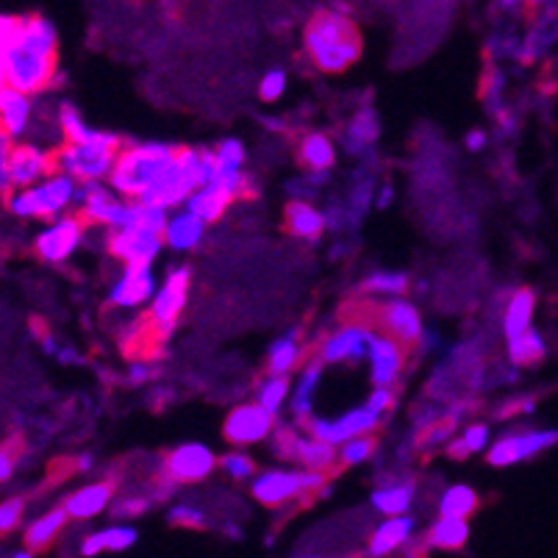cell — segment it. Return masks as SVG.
<instances>
[{
    "instance_id": "cell-1",
    "label": "cell",
    "mask_w": 558,
    "mask_h": 558,
    "mask_svg": "<svg viewBox=\"0 0 558 558\" xmlns=\"http://www.w3.org/2000/svg\"><path fill=\"white\" fill-rule=\"evenodd\" d=\"M59 73V32L45 14H3L0 78L25 95H43Z\"/></svg>"
},
{
    "instance_id": "cell-2",
    "label": "cell",
    "mask_w": 558,
    "mask_h": 558,
    "mask_svg": "<svg viewBox=\"0 0 558 558\" xmlns=\"http://www.w3.org/2000/svg\"><path fill=\"white\" fill-rule=\"evenodd\" d=\"M303 48L319 73H344L362 56V34L339 9H323L303 28Z\"/></svg>"
},
{
    "instance_id": "cell-3",
    "label": "cell",
    "mask_w": 558,
    "mask_h": 558,
    "mask_svg": "<svg viewBox=\"0 0 558 558\" xmlns=\"http://www.w3.org/2000/svg\"><path fill=\"white\" fill-rule=\"evenodd\" d=\"M179 148L170 142H131L120 150L117 165L109 175V186L125 201H142L145 192L175 161Z\"/></svg>"
},
{
    "instance_id": "cell-4",
    "label": "cell",
    "mask_w": 558,
    "mask_h": 558,
    "mask_svg": "<svg viewBox=\"0 0 558 558\" xmlns=\"http://www.w3.org/2000/svg\"><path fill=\"white\" fill-rule=\"evenodd\" d=\"M59 172L56 150L39 148L34 142H14L0 134V190L12 195L17 190H32Z\"/></svg>"
},
{
    "instance_id": "cell-5",
    "label": "cell",
    "mask_w": 558,
    "mask_h": 558,
    "mask_svg": "<svg viewBox=\"0 0 558 558\" xmlns=\"http://www.w3.org/2000/svg\"><path fill=\"white\" fill-rule=\"evenodd\" d=\"M125 148V142L111 131H95L93 140L68 142L64 148L56 150L59 172L73 175L78 184H100L111 175L117 156Z\"/></svg>"
},
{
    "instance_id": "cell-6",
    "label": "cell",
    "mask_w": 558,
    "mask_h": 558,
    "mask_svg": "<svg viewBox=\"0 0 558 558\" xmlns=\"http://www.w3.org/2000/svg\"><path fill=\"white\" fill-rule=\"evenodd\" d=\"M75 192L78 181L68 172H53L43 184L32 190H17L7 197L9 215L17 220H59L75 209Z\"/></svg>"
},
{
    "instance_id": "cell-7",
    "label": "cell",
    "mask_w": 558,
    "mask_h": 558,
    "mask_svg": "<svg viewBox=\"0 0 558 558\" xmlns=\"http://www.w3.org/2000/svg\"><path fill=\"white\" fill-rule=\"evenodd\" d=\"M314 492H328V473L319 470H289V466H272L264 470L251 481V495L256 504L278 509L283 504H292L303 495Z\"/></svg>"
},
{
    "instance_id": "cell-8",
    "label": "cell",
    "mask_w": 558,
    "mask_h": 558,
    "mask_svg": "<svg viewBox=\"0 0 558 558\" xmlns=\"http://www.w3.org/2000/svg\"><path fill=\"white\" fill-rule=\"evenodd\" d=\"M190 287L192 267L190 264H179V267L167 270L165 281L156 289L148 314H145V323L150 326V333L159 344H165L175 331V326H179V317L184 314L186 301H190Z\"/></svg>"
},
{
    "instance_id": "cell-9",
    "label": "cell",
    "mask_w": 558,
    "mask_h": 558,
    "mask_svg": "<svg viewBox=\"0 0 558 558\" xmlns=\"http://www.w3.org/2000/svg\"><path fill=\"white\" fill-rule=\"evenodd\" d=\"M270 448L278 459L295 461L303 470L328 473V470L339 466V448L314 439V436L298 423L276 425V430H272L270 436Z\"/></svg>"
},
{
    "instance_id": "cell-10",
    "label": "cell",
    "mask_w": 558,
    "mask_h": 558,
    "mask_svg": "<svg viewBox=\"0 0 558 558\" xmlns=\"http://www.w3.org/2000/svg\"><path fill=\"white\" fill-rule=\"evenodd\" d=\"M203 186L201 175V150L197 148H179V156L167 167V172L145 192L142 203L159 206V209H175L181 203L190 201Z\"/></svg>"
},
{
    "instance_id": "cell-11",
    "label": "cell",
    "mask_w": 558,
    "mask_h": 558,
    "mask_svg": "<svg viewBox=\"0 0 558 558\" xmlns=\"http://www.w3.org/2000/svg\"><path fill=\"white\" fill-rule=\"evenodd\" d=\"M375 328H369V323L364 319H350L342 323L337 331L326 333L319 339L317 348H314V359L326 364V367H359V364L367 362L369 348H373Z\"/></svg>"
},
{
    "instance_id": "cell-12",
    "label": "cell",
    "mask_w": 558,
    "mask_h": 558,
    "mask_svg": "<svg viewBox=\"0 0 558 558\" xmlns=\"http://www.w3.org/2000/svg\"><path fill=\"white\" fill-rule=\"evenodd\" d=\"M380 423H384V417H378L367 403H362L342 411L339 417H319V414H314L312 420L303 423V428H306L314 439H319V442H328L333 445V448H339V445L350 442V439H356V436L375 434V430L380 428Z\"/></svg>"
},
{
    "instance_id": "cell-13",
    "label": "cell",
    "mask_w": 558,
    "mask_h": 558,
    "mask_svg": "<svg viewBox=\"0 0 558 558\" xmlns=\"http://www.w3.org/2000/svg\"><path fill=\"white\" fill-rule=\"evenodd\" d=\"M86 228L89 226H86L78 211L59 217V220H50L34 236V256L43 264H53V267L56 264H64L81 247V242L86 236Z\"/></svg>"
},
{
    "instance_id": "cell-14",
    "label": "cell",
    "mask_w": 558,
    "mask_h": 558,
    "mask_svg": "<svg viewBox=\"0 0 558 558\" xmlns=\"http://www.w3.org/2000/svg\"><path fill=\"white\" fill-rule=\"evenodd\" d=\"M369 326H378L380 333L395 337L405 348H417L425 333L423 312L409 298H389V301L369 308Z\"/></svg>"
},
{
    "instance_id": "cell-15",
    "label": "cell",
    "mask_w": 558,
    "mask_h": 558,
    "mask_svg": "<svg viewBox=\"0 0 558 558\" xmlns=\"http://www.w3.org/2000/svg\"><path fill=\"white\" fill-rule=\"evenodd\" d=\"M558 430L550 428H525V430H509V434L497 436L495 442L486 450V461L492 466H511L520 461L536 459L545 450L556 448Z\"/></svg>"
},
{
    "instance_id": "cell-16",
    "label": "cell",
    "mask_w": 558,
    "mask_h": 558,
    "mask_svg": "<svg viewBox=\"0 0 558 558\" xmlns=\"http://www.w3.org/2000/svg\"><path fill=\"white\" fill-rule=\"evenodd\" d=\"M217 470V453L203 442H184L167 450L161 459V475H167L175 484H201L211 478Z\"/></svg>"
},
{
    "instance_id": "cell-17",
    "label": "cell",
    "mask_w": 558,
    "mask_h": 558,
    "mask_svg": "<svg viewBox=\"0 0 558 558\" xmlns=\"http://www.w3.org/2000/svg\"><path fill=\"white\" fill-rule=\"evenodd\" d=\"M276 420L270 411H264L258 403H240L228 411L226 423H222V436L233 448H251V445L270 442Z\"/></svg>"
},
{
    "instance_id": "cell-18",
    "label": "cell",
    "mask_w": 558,
    "mask_h": 558,
    "mask_svg": "<svg viewBox=\"0 0 558 558\" xmlns=\"http://www.w3.org/2000/svg\"><path fill=\"white\" fill-rule=\"evenodd\" d=\"M409 367V348L387 333H375L373 348L367 356L369 387L373 389H395L403 380Z\"/></svg>"
},
{
    "instance_id": "cell-19",
    "label": "cell",
    "mask_w": 558,
    "mask_h": 558,
    "mask_svg": "<svg viewBox=\"0 0 558 558\" xmlns=\"http://www.w3.org/2000/svg\"><path fill=\"white\" fill-rule=\"evenodd\" d=\"M156 289H159V283H156L150 264H123V270L109 289V306L131 312V308H140L154 301Z\"/></svg>"
},
{
    "instance_id": "cell-20",
    "label": "cell",
    "mask_w": 558,
    "mask_h": 558,
    "mask_svg": "<svg viewBox=\"0 0 558 558\" xmlns=\"http://www.w3.org/2000/svg\"><path fill=\"white\" fill-rule=\"evenodd\" d=\"M165 247V233H156L150 228H120L109 231L106 251L120 264H154Z\"/></svg>"
},
{
    "instance_id": "cell-21",
    "label": "cell",
    "mask_w": 558,
    "mask_h": 558,
    "mask_svg": "<svg viewBox=\"0 0 558 558\" xmlns=\"http://www.w3.org/2000/svg\"><path fill=\"white\" fill-rule=\"evenodd\" d=\"M129 211H131V201L117 195L111 186L106 190L104 184H89V195H86L78 215L84 217L86 226L120 231V228H125V222H129Z\"/></svg>"
},
{
    "instance_id": "cell-22",
    "label": "cell",
    "mask_w": 558,
    "mask_h": 558,
    "mask_svg": "<svg viewBox=\"0 0 558 558\" xmlns=\"http://www.w3.org/2000/svg\"><path fill=\"white\" fill-rule=\"evenodd\" d=\"M378 136H380L378 111H375L373 106H362V109L350 117L348 125L342 129V148L348 150V156L362 161V165H373Z\"/></svg>"
},
{
    "instance_id": "cell-23",
    "label": "cell",
    "mask_w": 558,
    "mask_h": 558,
    "mask_svg": "<svg viewBox=\"0 0 558 558\" xmlns=\"http://www.w3.org/2000/svg\"><path fill=\"white\" fill-rule=\"evenodd\" d=\"M308 344L303 339L301 328H289L281 337L272 339V344L267 348V356H264V369L272 375H292L295 369H301L308 362Z\"/></svg>"
},
{
    "instance_id": "cell-24",
    "label": "cell",
    "mask_w": 558,
    "mask_h": 558,
    "mask_svg": "<svg viewBox=\"0 0 558 558\" xmlns=\"http://www.w3.org/2000/svg\"><path fill=\"white\" fill-rule=\"evenodd\" d=\"M323 378H326V364L319 359H308L301 367V375L292 384V398H289V414L298 425H303L306 420L314 417V400H317L319 387H323Z\"/></svg>"
},
{
    "instance_id": "cell-25",
    "label": "cell",
    "mask_w": 558,
    "mask_h": 558,
    "mask_svg": "<svg viewBox=\"0 0 558 558\" xmlns=\"http://www.w3.org/2000/svg\"><path fill=\"white\" fill-rule=\"evenodd\" d=\"M283 226L295 240L308 242V245L323 240L328 231L326 211L312 201H289L283 209Z\"/></svg>"
},
{
    "instance_id": "cell-26",
    "label": "cell",
    "mask_w": 558,
    "mask_h": 558,
    "mask_svg": "<svg viewBox=\"0 0 558 558\" xmlns=\"http://www.w3.org/2000/svg\"><path fill=\"white\" fill-rule=\"evenodd\" d=\"M111 504H114V481H95L64 497V511L70 520H93Z\"/></svg>"
},
{
    "instance_id": "cell-27",
    "label": "cell",
    "mask_w": 558,
    "mask_h": 558,
    "mask_svg": "<svg viewBox=\"0 0 558 558\" xmlns=\"http://www.w3.org/2000/svg\"><path fill=\"white\" fill-rule=\"evenodd\" d=\"M534 314H536V292L527 287L514 289L509 292L504 303V312H500V333L506 339H514L520 333L531 331L534 328Z\"/></svg>"
},
{
    "instance_id": "cell-28",
    "label": "cell",
    "mask_w": 558,
    "mask_h": 558,
    "mask_svg": "<svg viewBox=\"0 0 558 558\" xmlns=\"http://www.w3.org/2000/svg\"><path fill=\"white\" fill-rule=\"evenodd\" d=\"M32 95L17 93L12 86H3V89H0V123H3V131H0V134H7L9 140L20 142L25 131H28V125H32Z\"/></svg>"
},
{
    "instance_id": "cell-29",
    "label": "cell",
    "mask_w": 558,
    "mask_h": 558,
    "mask_svg": "<svg viewBox=\"0 0 558 558\" xmlns=\"http://www.w3.org/2000/svg\"><path fill=\"white\" fill-rule=\"evenodd\" d=\"M414 527H417V520H414V517H409V514L387 517V520L375 527L373 536H369L367 556L369 558H384V556H389V553H395L398 547H403L405 542L411 539Z\"/></svg>"
},
{
    "instance_id": "cell-30",
    "label": "cell",
    "mask_w": 558,
    "mask_h": 558,
    "mask_svg": "<svg viewBox=\"0 0 558 558\" xmlns=\"http://www.w3.org/2000/svg\"><path fill=\"white\" fill-rule=\"evenodd\" d=\"M414 492H417V486L409 478L380 481L378 489L369 495V504H373V509L380 511L384 517L409 514L411 504H414Z\"/></svg>"
},
{
    "instance_id": "cell-31",
    "label": "cell",
    "mask_w": 558,
    "mask_h": 558,
    "mask_svg": "<svg viewBox=\"0 0 558 558\" xmlns=\"http://www.w3.org/2000/svg\"><path fill=\"white\" fill-rule=\"evenodd\" d=\"M295 159L303 170H333L337 165V142L323 131H306L298 140Z\"/></svg>"
},
{
    "instance_id": "cell-32",
    "label": "cell",
    "mask_w": 558,
    "mask_h": 558,
    "mask_svg": "<svg viewBox=\"0 0 558 558\" xmlns=\"http://www.w3.org/2000/svg\"><path fill=\"white\" fill-rule=\"evenodd\" d=\"M206 222L201 220L197 215H192L190 209H181L170 217L165 231V245L175 253H190L195 251L197 245L206 236Z\"/></svg>"
},
{
    "instance_id": "cell-33",
    "label": "cell",
    "mask_w": 558,
    "mask_h": 558,
    "mask_svg": "<svg viewBox=\"0 0 558 558\" xmlns=\"http://www.w3.org/2000/svg\"><path fill=\"white\" fill-rule=\"evenodd\" d=\"M68 520H70V514H68V511H64V506H62V509L45 511L43 517H37V520H34L32 525L25 527V536H23L25 547H28V550H32V553L48 550V547L53 545L56 539H59V534H62V531H64Z\"/></svg>"
},
{
    "instance_id": "cell-34",
    "label": "cell",
    "mask_w": 558,
    "mask_h": 558,
    "mask_svg": "<svg viewBox=\"0 0 558 558\" xmlns=\"http://www.w3.org/2000/svg\"><path fill=\"white\" fill-rule=\"evenodd\" d=\"M289 398H292V380L289 375H272L264 373L253 387V403L262 405L264 411H270L272 417H278L283 409H289Z\"/></svg>"
},
{
    "instance_id": "cell-35",
    "label": "cell",
    "mask_w": 558,
    "mask_h": 558,
    "mask_svg": "<svg viewBox=\"0 0 558 558\" xmlns=\"http://www.w3.org/2000/svg\"><path fill=\"white\" fill-rule=\"evenodd\" d=\"M136 539H140V534H136L134 525H111V527H104V531H95V534L86 536L84 542H81V556H98V553H106V550H129V547L136 545Z\"/></svg>"
},
{
    "instance_id": "cell-36",
    "label": "cell",
    "mask_w": 558,
    "mask_h": 558,
    "mask_svg": "<svg viewBox=\"0 0 558 558\" xmlns=\"http://www.w3.org/2000/svg\"><path fill=\"white\" fill-rule=\"evenodd\" d=\"M231 203H233V197L228 195L226 190H220L217 184H209V186H201V190H197L195 195L184 203V209H190L192 215L201 217L206 226H211V222H217L226 217V211L231 209Z\"/></svg>"
},
{
    "instance_id": "cell-37",
    "label": "cell",
    "mask_w": 558,
    "mask_h": 558,
    "mask_svg": "<svg viewBox=\"0 0 558 558\" xmlns=\"http://www.w3.org/2000/svg\"><path fill=\"white\" fill-rule=\"evenodd\" d=\"M492 445V430L486 423H473L461 428L459 436H453L448 445H445V453L456 461H464L470 456L486 453Z\"/></svg>"
},
{
    "instance_id": "cell-38",
    "label": "cell",
    "mask_w": 558,
    "mask_h": 558,
    "mask_svg": "<svg viewBox=\"0 0 558 558\" xmlns=\"http://www.w3.org/2000/svg\"><path fill=\"white\" fill-rule=\"evenodd\" d=\"M506 356L514 367H534L547 356V342L536 328L520 333L514 339H506Z\"/></svg>"
},
{
    "instance_id": "cell-39",
    "label": "cell",
    "mask_w": 558,
    "mask_h": 558,
    "mask_svg": "<svg viewBox=\"0 0 558 558\" xmlns=\"http://www.w3.org/2000/svg\"><path fill=\"white\" fill-rule=\"evenodd\" d=\"M409 287V276L400 270H373L362 278V283H359V289H362L364 295L384 298V301H389V298H405Z\"/></svg>"
},
{
    "instance_id": "cell-40",
    "label": "cell",
    "mask_w": 558,
    "mask_h": 558,
    "mask_svg": "<svg viewBox=\"0 0 558 558\" xmlns=\"http://www.w3.org/2000/svg\"><path fill=\"white\" fill-rule=\"evenodd\" d=\"M470 539V525L466 520H453V517H439L434 525L428 527L425 545L434 550H461Z\"/></svg>"
},
{
    "instance_id": "cell-41",
    "label": "cell",
    "mask_w": 558,
    "mask_h": 558,
    "mask_svg": "<svg viewBox=\"0 0 558 558\" xmlns=\"http://www.w3.org/2000/svg\"><path fill=\"white\" fill-rule=\"evenodd\" d=\"M478 492L466 484H453L439 495V517H453V520H470L478 509Z\"/></svg>"
},
{
    "instance_id": "cell-42",
    "label": "cell",
    "mask_w": 558,
    "mask_h": 558,
    "mask_svg": "<svg viewBox=\"0 0 558 558\" xmlns=\"http://www.w3.org/2000/svg\"><path fill=\"white\" fill-rule=\"evenodd\" d=\"M328 181H331V170H303L298 179L287 184V192L292 201H317L326 192Z\"/></svg>"
},
{
    "instance_id": "cell-43",
    "label": "cell",
    "mask_w": 558,
    "mask_h": 558,
    "mask_svg": "<svg viewBox=\"0 0 558 558\" xmlns=\"http://www.w3.org/2000/svg\"><path fill=\"white\" fill-rule=\"evenodd\" d=\"M220 470L226 478L236 481V484H245V481H253L258 475L256 459L245 448H233L226 456H220Z\"/></svg>"
},
{
    "instance_id": "cell-44",
    "label": "cell",
    "mask_w": 558,
    "mask_h": 558,
    "mask_svg": "<svg viewBox=\"0 0 558 558\" xmlns=\"http://www.w3.org/2000/svg\"><path fill=\"white\" fill-rule=\"evenodd\" d=\"M481 98H484L486 111L492 117H500L509 106H506V73L500 68L486 70V78L481 84Z\"/></svg>"
},
{
    "instance_id": "cell-45",
    "label": "cell",
    "mask_w": 558,
    "mask_h": 558,
    "mask_svg": "<svg viewBox=\"0 0 558 558\" xmlns=\"http://www.w3.org/2000/svg\"><path fill=\"white\" fill-rule=\"evenodd\" d=\"M59 131H62V136L68 142H86L93 140L98 129L86 125V120L73 104H62L59 106Z\"/></svg>"
},
{
    "instance_id": "cell-46",
    "label": "cell",
    "mask_w": 558,
    "mask_h": 558,
    "mask_svg": "<svg viewBox=\"0 0 558 558\" xmlns=\"http://www.w3.org/2000/svg\"><path fill=\"white\" fill-rule=\"evenodd\" d=\"M375 450H378V439H375V434L356 436V439L339 445V466L367 464V461H373Z\"/></svg>"
},
{
    "instance_id": "cell-47",
    "label": "cell",
    "mask_w": 558,
    "mask_h": 558,
    "mask_svg": "<svg viewBox=\"0 0 558 558\" xmlns=\"http://www.w3.org/2000/svg\"><path fill=\"white\" fill-rule=\"evenodd\" d=\"M287 70H267V73L262 75V81H258V98H262L264 104H278V100L287 95Z\"/></svg>"
},
{
    "instance_id": "cell-48",
    "label": "cell",
    "mask_w": 558,
    "mask_h": 558,
    "mask_svg": "<svg viewBox=\"0 0 558 558\" xmlns=\"http://www.w3.org/2000/svg\"><path fill=\"white\" fill-rule=\"evenodd\" d=\"M215 150L220 170H242V167H245V145H242L240 140L228 136V140H222Z\"/></svg>"
},
{
    "instance_id": "cell-49",
    "label": "cell",
    "mask_w": 558,
    "mask_h": 558,
    "mask_svg": "<svg viewBox=\"0 0 558 558\" xmlns=\"http://www.w3.org/2000/svg\"><path fill=\"white\" fill-rule=\"evenodd\" d=\"M154 506V497H142V495H125L120 497V500H114L111 504V514L117 517V520H131V517H142L145 511Z\"/></svg>"
},
{
    "instance_id": "cell-50",
    "label": "cell",
    "mask_w": 558,
    "mask_h": 558,
    "mask_svg": "<svg viewBox=\"0 0 558 558\" xmlns=\"http://www.w3.org/2000/svg\"><path fill=\"white\" fill-rule=\"evenodd\" d=\"M23 514L25 497H9V500H3V506H0V531H3V534H12L14 527L23 522Z\"/></svg>"
},
{
    "instance_id": "cell-51",
    "label": "cell",
    "mask_w": 558,
    "mask_h": 558,
    "mask_svg": "<svg viewBox=\"0 0 558 558\" xmlns=\"http://www.w3.org/2000/svg\"><path fill=\"white\" fill-rule=\"evenodd\" d=\"M170 522L179 527H203L206 525V514L195 504H179L170 509Z\"/></svg>"
},
{
    "instance_id": "cell-52",
    "label": "cell",
    "mask_w": 558,
    "mask_h": 558,
    "mask_svg": "<svg viewBox=\"0 0 558 558\" xmlns=\"http://www.w3.org/2000/svg\"><path fill=\"white\" fill-rule=\"evenodd\" d=\"M364 403L369 405V409L378 414V417L387 420L389 414H392L395 403H398V395H395V389H373V392L367 395V400Z\"/></svg>"
},
{
    "instance_id": "cell-53",
    "label": "cell",
    "mask_w": 558,
    "mask_h": 558,
    "mask_svg": "<svg viewBox=\"0 0 558 558\" xmlns=\"http://www.w3.org/2000/svg\"><path fill=\"white\" fill-rule=\"evenodd\" d=\"M156 378V367L150 362H134L125 373V380H129L131 387H145L150 380Z\"/></svg>"
},
{
    "instance_id": "cell-54",
    "label": "cell",
    "mask_w": 558,
    "mask_h": 558,
    "mask_svg": "<svg viewBox=\"0 0 558 558\" xmlns=\"http://www.w3.org/2000/svg\"><path fill=\"white\" fill-rule=\"evenodd\" d=\"M53 359L62 364V367H78V364H84V356H81L78 350H75L73 344H64V342L56 348Z\"/></svg>"
},
{
    "instance_id": "cell-55",
    "label": "cell",
    "mask_w": 558,
    "mask_h": 558,
    "mask_svg": "<svg viewBox=\"0 0 558 558\" xmlns=\"http://www.w3.org/2000/svg\"><path fill=\"white\" fill-rule=\"evenodd\" d=\"M486 145H489V134H486L484 129L466 131V136H464V148L470 150V154H481V150H486Z\"/></svg>"
},
{
    "instance_id": "cell-56",
    "label": "cell",
    "mask_w": 558,
    "mask_h": 558,
    "mask_svg": "<svg viewBox=\"0 0 558 558\" xmlns=\"http://www.w3.org/2000/svg\"><path fill=\"white\" fill-rule=\"evenodd\" d=\"M495 123H497V136H500V140H506V136H514L517 129H520V120H517L509 109H506L500 117H495Z\"/></svg>"
},
{
    "instance_id": "cell-57",
    "label": "cell",
    "mask_w": 558,
    "mask_h": 558,
    "mask_svg": "<svg viewBox=\"0 0 558 558\" xmlns=\"http://www.w3.org/2000/svg\"><path fill=\"white\" fill-rule=\"evenodd\" d=\"M392 203H395V186L389 184V181H384V184L378 186V192H375V209L387 211Z\"/></svg>"
},
{
    "instance_id": "cell-58",
    "label": "cell",
    "mask_w": 558,
    "mask_h": 558,
    "mask_svg": "<svg viewBox=\"0 0 558 558\" xmlns=\"http://www.w3.org/2000/svg\"><path fill=\"white\" fill-rule=\"evenodd\" d=\"M527 3H531V0H495V9L497 14L511 17V14H520L522 9H527Z\"/></svg>"
},
{
    "instance_id": "cell-59",
    "label": "cell",
    "mask_w": 558,
    "mask_h": 558,
    "mask_svg": "<svg viewBox=\"0 0 558 558\" xmlns=\"http://www.w3.org/2000/svg\"><path fill=\"white\" fill-rule=\"evenodd\" d=\"M439 344H442V337H439V333L436 331H430V328H425V333H423V339H420L417 342V348H420V353H436V350H439Z\"/></svg>"
},
{
    "instance_id": "cell-60",
    "label": "cell",
    "mask_w": 558,
    "mask_h": 558,
    "mask_svg": "<svg viewBox=\"0 0 558 558\" xmlns=\"http://www.w3.org/2000/svg\"><path fill=\"white\" fill-rule=\"evenodd\" d=\"M14 453L12 448H3V453H0V478H3V484H9L12 481V473H14Z\"/></svg>"
},
{
    "instance_id": "cell-61",
    "label": "cell",
    "mask_w": 558,
    "mask_h": 558,
    "mask_svg": "<svg viewBox=\"0 0 558 558\" xmlns=\"http://www.w3.org/2000/svg\"><path fill=\"white\" fill-rule=\"evenodd\" d=\"M93 453H84V456H78V459H75V470H81V473H89V470H93Z\"/></svg>"
},
{
    "instance_id": "cell-62",
    "label": "cell",
    "mask_w": 558,
    "mask_h": 558,
    "mask_svg": "<svg viewBox=\"0 0 558 558\" xmlns=\"http://www.w3.org/2000/svg\"><path fill=\"white\" fill-rule=\"evenodd\" d=\"M12 558H34V553L32 550H17V553H12Z\"/></svg>"
},
{
    "instance_id": "cell-63",
    "label": "cell",
    "mask_w": 558,
    "mask_h": 558,
    "mask_svg": "<svg viewBox=\"0 0 558 558\" xmlns=\"http://www.w3.org/2000/svg\"><path fill=\"white\" fill-rule=\"evenodd\" d=\"M301 558H319V556H301Z\"/></svg>"
}]
</instances>
